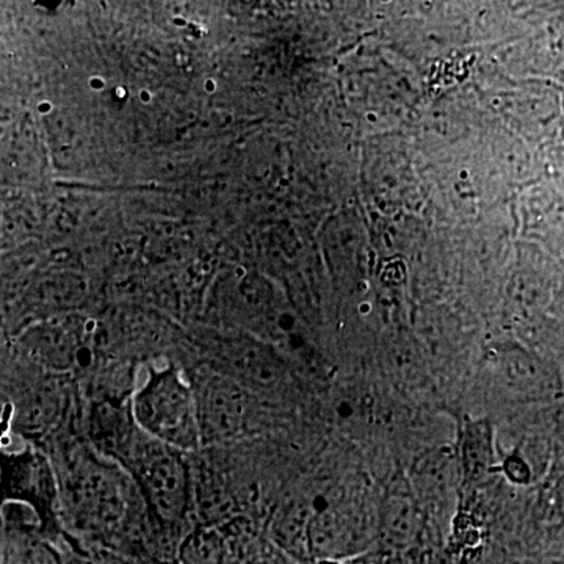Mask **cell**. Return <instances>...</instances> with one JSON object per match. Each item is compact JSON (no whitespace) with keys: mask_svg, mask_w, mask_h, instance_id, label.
I'll use <instances>...</instances> for the list:
<instances>
[{"mask_svg":"<svg viewBox=\"0 0 564 564\" xmlns=\"http://www.w3.org/2000/svg\"><path fill=\"white\" fill-rule=\"evenodd\" d=\"M185 564H220L223 541L217 530L203 527L195 530L182 545Z\"/></svg>","mask_w":564,"mask_h":564,"instance_id":"obj_10","label":"cell"},{"mask_svg":"<svg viewBox=\"0 0 564 564\" xmlns=\"http://www.w3.org/2000/svg\"><path fill=\"white\" fill-rule=\"evenodd\" d=\"M556 423H558V430L562 432L564 436V404L560 408L558 417H556Z\"/></svg>","mask_w":564,"mask_h":564,"instance_id":"obj_12","label":"cell"},{"mask_svg":"<svg viewBox=\"0 0 564 564\" xmlns=\"http://www.w3.org/2000/svg\"><path fill=\"white\" fill-rule=\"evenodd\" d=\"M373 532L378 533V524H372L364 505L345 496H328L313 505L307 543L315 554L333 560L361 551Z\"/></svg>","mask_w":564,"mask_h":564,"instance_id":"obj_3","label":"cell"},{"mask_svg":"<svg viewBox=\"0 0 564 564\" xmlns=\"http://www.w3.org/2000/svg\"><path fill=\"white\" fill-rule=\"evenodd\" d=\"M377 521L378 533L386 543L397 549L408 547L421 534V503L414 492L393 491L381 505Z\"/></svg>","mask_w":564,"mask_h":564,"instance_id":"obj_6","label":"cell"},{"mask_svg":"<svg viewBox=\"0 0 564 564\" xmlns=\"http://www.w3.org/2000/svg\"><path fill=\"white\" fill-rule=\"evenodd\" d=\"M76 485L77 505L80 513L90 521H117L126 511L124 489L120 478L111 474L110 467L84 456V463L77 470Z\"/></svg>","mask_w":564,"mask_h":564,"instance_id":"obj_5","label":"cell"},{"mask_svg":"<svg viewBox=\"0 0 564 564\" xmlns=\"http://www.w3.org/2000/svg\"><path fill=\"white\" fill-rule=\"evenodd\" d=\"M137 429L180 452L202 444L193 384L172 369H152L132 397Z\"/></svg>","mask_w":564,"mask_h":564,"instance_id":"obj_1","label":"cell"},{"mask_svg":"<svg viewBox=\"0 0 564 564\" xmlns=\"http://www.w3.org/2000/svg\"><path fill=\"white\" fill-rule=\"evenodd\" d=\"M202 444H217L239 436L247 423V402L239 383L209 377L193 384Z\"/></svg>","mask_w":564,"mask_h":564,"instance_id":"obj_4","label":"cell"},{"mask_svg":"<svg viewBox=\"0 0 564 564\" xmlns=\"http://www.w3.org/2000/svg\"><path fill=\"white\" fill-rule=\"evenodd\" d=\"M459 470L467 481H477L488 475L496 466V445L494 432L488 421L466 422L459 441Z\"/></svg>","mask_w":564,"mask_h":564,"instance_id":"obj_8","label":"cell"},{"mask_svg":"<svg viewBox=\"0 0 564 564\" xmlns=\"http://www.w3.org/2000/svg\"><path fill=\"white\" fill-rule=\"evenodd\" d=\"M502 469L508 480L513 481V484L527 485L532 480V469H530L529 463L521 455L513 454L507 456L502 464Z\"/></svg>","mask_w":564,"mask_h":564,"instance_id":"obj_11","label":"cell"},{"mask_svg":"<svg viewBox=\"0 0 564 564\" xmlns=\"http://www.w3.org/2000/svg\"><path fill=\"white\" fill-rule=\"evenodd\" d=\"M560 488H562V496H563V500H564V477H563L562 484H560Z\"/></svg>","mask_w":564,"mask_h":564,"instance_id":"obj_13","label":"cell"},{"mask_svg":"<svg viewBox=\"0 0 564 564\" xmlns=\"http://www.w3.org/2000/svg\"><path fill=\"white\" fill-rule=\"evenodd\" d=\"M128 445L129 462L152 510L170 521L180 519L188 505L187 466L181 452L147 434Z\"/></svg>","mask_w":564,"mask_h":564,"instance_id":"obj_2","label":"cell"},{"mask_svg":"<svg viewBox=\"0 0 564 564\" xmlns=\"http://www.w3.org/2000/svg\"><path fill=\"white\" fill-rule=\"evenodd\" d=\"M500 386L516 399L543 402L560 392L558 380L530 358H513L500 367Z\"/></svg>","mask_w":564,"mask_h":564,"instance_id":"obj_7","label":"cell"},{"mask_svg":"<svg viewBox=\"0 0 564 564\" xmlns=\"http://www.w3.org/2000/svg\"><path fill=\"white\" fill-rule=\"evenodd\" d=\"M414 491L430 502H441L454 489L458 458L454 452L436 451L423 455L414 467Z\"/></svg>","mask_w":564,"mask_h":564,"instance_id":"obj_9","label":"cell"}]
</instances>
